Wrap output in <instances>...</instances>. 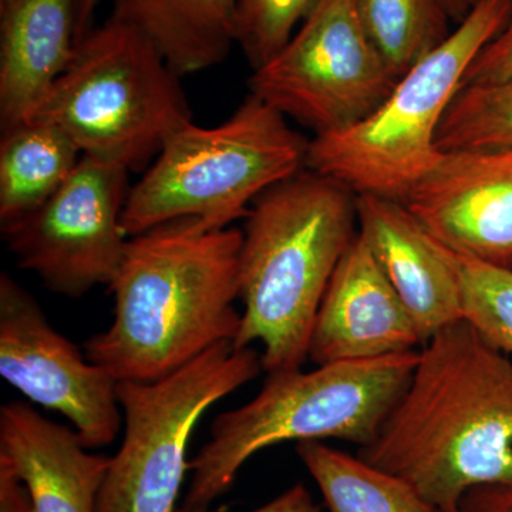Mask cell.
Wrapping results in <instances>:
<instances>
[{"mask_svg":"<svg viewBox=\"0 0 512 512\" xmlns=\"http://www.w3.org/2000/svg\"><path fill=\"white\" fill-rule=\"evenodd\" d=\"M421 348L406 390L359 457L434 511L458 512L473 488L512 484V357L466 320Z\"/></svg>","mask_w":512,"mask_h":512,"instance_id":"cell-1","label":"cell"},{"mask_svg":"<svg viewBox=\"0 0 512 512\" xmlns=\"http://www.w3.org/2000/svg\"><path fill=\"white\" fill-rule=\"evenodd\" d=\"M244 232L195 218L128 239L110 289L114 318L84 355L117 382H156L221 342H235L242 316L239 254Z\"/></svg>","mask_w":512,"mask_h":512,"instance_id":"cell-2","label":"cell"},{"mask_svg":"<svg viewBox=\"0 0 512 512\" xmlns=\"http://www.w3.org/2000/svg\"><path fill=\"white\" fill-rule=\"evenodd\" d=\"M356 198L345 185L298 173L256 198L239 254L244 303L235 348L259 342L268 375L302 369L316 315L356 237Z\"/></svg>","mask_w":512,"mask_h":512,"instance_id":"cell-3","label":"cell"},{"mask_svg":"<svg viewBox=\"0 0 512 512\" xmlns=\"http://www.w3.org/2000/svg\"><path fill=\"white\" fill-rule=\"evenodd\" d=\"M420 350L268 375L244 406L220 414L190 461L184 511H207L264 448L286 441L345 440L365 447L379 434L419 362Z\"/></svg>","mask_w":512,"mask_h":512,"instance_id":"cell-4","label":"cell"},{"mask_svg":"<svg viewBox=\"0 0 512 512\" xmlns=\"http://www.w3.org/2000/svg\"><path fill=\"white\" fill-rule=\"evenodd\" d=\"M309 143L284 114L249 94L215 127L178 130L130 187L121 227L128 238L183 218L222 229L247 218L256 198L306 167Z\"/></svg>","mask_w":512,"mask_h":512,"instance_id":"cell-5","label":"cell"},{"mask_svg":"<svg viewBox=\"0 0 512 512\" xmlns=\"http://www.w3.org/2000/svg\"><path fill=\"white\" fill-rule=\"evenodd\" d=\"M180 79L146 36L110 16L80 39L30 120L62 128L83 156L144 173L192 123Z\"/></svg>","mask_w":512,"mask_h":512,"instance_id":"cell-6","label":"cell"},{"mask_svg":"<svg viewBox=\"0 0 512 512\" xmlns=\"http://www.w3.org/2000/svg\"><path fill=\"white\" fill-rule=\"evenodd\" d=\"M512 18V0H480L355 126L309 141L306 168L350 191L402 201L433 167L437 133L471 63Z\"/></svg>","mask_w":512,"mask_h":512,"instance_id":"cell-7","label":"cell"},{"mask_svg":"<svg viewBox=\"0 0 512 512\" xmlns=\"http://www.w3.org/2000/svg\"><path fill=\"white\" fill-rule=\"evenodd\" d=\"M262 370L251 346L221 342L156 382H119L123 443L110 457L96 512H177L195 426Z\"/></svg>","mask_w":512,"mask_h":512,"instance_id":"cell-8","label":"cell"},{"mask_svg":"<svg viewBox=\"0 0 512 512\" xmlns=\"http://www.w3.org/2000/svg\"><path fill=\"white\" fill-rule=\"evenodd\" d=\"M399 82L363 28L355 0H322L249 80L252 96L316 136L369 117Z\"/></svg>","mask_w":512,"mask_h":512,"instance_id":"cell-9","label":"cell"},{"mask_svg":"<svg viewBox=\"0 0 512 512\" xmlns=\"http://www.w3.org/2000/svg\"><path fill=\"white\" fill-rule=\"evenodd\" d=\"M128 170L83 156L63 187L36 211L2 225V237L19 268L49 291L82 298L111 285L128 244L121 227Z\"/></svg>","mask_w":512,"mask_h":512,"instance_id":"cell-10","label":"cell"},{"mask_svg":"<svg viewBox=\"0 0 512 512\" xmlns=\"http://www.w3.org/2000/svg\"><path fill=\"white\" fill-rule=\"evenodd\" d=\"M0 375L32 402L66 417L89 450L116 440L119 382L57 332L8 272L0 274Z\"/></svg>","mask_w":512,"mask_h":512,"instance_id":"cell-11","label":"cell"},{"mask_svg":"<svg viewBox=\"0 0 512 512\" xmlns=\"http://www.w3.org/2000/svg\"><path fill=\"white\" fill-rule=\"evenodd\" d=\"M402 202L443 247L512 269V151H441Z\"/></svg>","mask_w":512,"mask_h":512,"instance_id":"cell-12","label":"cell"},{"mask_svg":"<svg viewBox=\"0 0 512 512\" xmlns=\"http://www.w3.org/2000/svg\"><path fill=\"white\" fill-rule=\"evenodd\" d=\"M416 346L423 343L412 316L357 232L320 303L309 359L316 366L360 362Z\"/></svg>","mask_w":512,"mask_h":512,"instance_id":"cell-13","label":"cell"},{"mask_svg":"<svg viewBox=\"0 0 512 512\" xmlns=\"http://www.w3.org/2000/svg\"><path fill=\"white\" fill-rule=\"evenodd\" d=\"M356 208L359 232L412 316L421 343L463 320L456 272L443 245L403 202L360 194Z\"/></svg>","mask_w":512,"mask_h":512,"instance_id":"cell-14","label":"cell"},{"mask_svg":"<svg viewBox=\"0 0 512 512\" xmlns=\"http://www.w3.org/2000/svg\"><path fill=\"white\" fill-rule=\"evenodd\" d=\"M87 450L76 430L28 403L0 409V458L25 485L35 512H96L110 457Z\"/></svg>","mask_w":512,"mask_h":512,"instance_id":"cell-15","label":"cell"},{"mask_svg":"<svg viewBox=\"0 0 512 512\" xmlns=\"http://www.w3.org/2000/svg\"><path fill=\"white\" fill-rule=\"evenodd\" d=\"M79 0H0V126L32 119L72 62Z\"/></svg>","mask_w":512,"mask_h":512,"instance_id":"cell-16","label":"cell"},{"mask_svg":"<svg viewBox=\"0 0 512 512\" xmlns=\"http://www.w3.org/2000/svg\"><path fill=\"white\" fill-rule=\"evenodd\" d=\"M238 0H114L111 16L150 40L178 76L227 59Z\"/></svg>","mask_w":512,"mask_h":512,"instance_id":"cell-17","label":"cell"},{"mask_svg":"<svg viewBox=\"0 0 512 512\" xmlns=\"http://www.w3.org/2000/svg\"><path fill=\"white\" fill-rule=\"evenodd\" d=\"M83 154L62 128L29 120L2 131L0 222L18 221L42 207L74 173Z\"/></svg>","mask_w":512,"mask_h":512,"instance_id":"cell-18","label":"cell"},{"mask_svg":"<svg viewBox=\"0 0 512 512\" xmlns=\"http://www.w3.org/2000/svg\"><path fill=\"white\" fill-rule=\"evenodd\" d=\"M296 453L318 484L330 512H436L393 474L320 441H303Z\"/></svg>","mask_w":512,"mask_h":512,"instance_id":"cell-19","label":"cell"},{"mask_svg":"<svg viewBox=\"0 0 512 512\" xmlns=\"http://www.w3.org/2000/svg\"><path fill=\"white\" fill-rule=\"evenodd\" d=\"M363 28L397 79L451 35L443 0H355Z\"/></svg>","mask_w":512,"mask_h":512,"instance_id":"cell-20","label":"cell"},{"mask_svg":"<svg viewBox=\"0 0 512 512\" xmlns=\"http://www.w3.org/2000/svg\"><path fill=\"white\" fill-rule=\"evenodd\" d=\"M440 151H512V79L467 84L437 133Z\"/></svg>","mask_w":512,"mask_h":512,"instance_id":"cell-21","label":"cell"},{"mask_svg":"<svg viewBox=\"0 0 512 512\" xmlns=\"http://www.w3.org/2000/svg\"><path fill=\"white\" fill-rule=\"evenodd\" d=\"M443 248L456 272L463 320L512 357V269Z\"/></svg>","mask_w":512,"mask_h":512,"instance_id":"cell-22","label":"cell"},{"mask_svg":"<svg viewBox=\"0 0 512 512\" xmlns=\"http://www.w3.org/2000/svg\"><path fill=\"white\" fill-rule=\"evenodd\" d=\"M322 0H238L235 43L254 70L291 40Z\"/></svg>","mask_w":512,"mask_h":512,"instance_id":"cell-23","label":"cell"},{"mask_svg":"<svg viewBox=\"0 0 512 512\" xmlns=\"http://www.w3.org/2000/svg\"><path fill=\"white\" fill-rule=\"evenodd\" d=\"M512 79V18L471 63L464 76L467 84H490Z\"/></svg>","mask_w":512,"mask_h":512,"instance_id":"cell-24","label":"cell"},{"mask_svg":"<svg viewBox=\"0 0 512 512\" xmlns=\"http://www.w3.org/2000/svg\"><path fill=\"white\" fill-rule=\"evenodd\" d=\"M458 512H512V484L473 488L464 495Z\"/></svg>","mask_w":512,"mask_h":512,"instance_id":"cell-25","label":"cell"},{"mask_svg":"<svg viewBox=\"0 0 512 512\" xmlns=\"http://www.w3.org/2000/svg\"><path fill=\"white\" fill-rule=\"evenodd\" d=\"M0 512H35L25 485L0 458Z\"/></svg>","mask_w":512,"mask_h":512,"instance_id":"cell-26","label":"cell"},{"mask_svg":"<svg viewBox=\"0 0 512 512\" xmlns=\"http://www.w3.org/2000/svg\"><path fill=\"white\" fill-rule=\"evenodd\" d=\"M177 512L192 511H184L180 508ZM194 512H208V510ZM251 512H320V510L318 505L313 503L309 491L302 484H296L288 488L285 493L278 495L275 500Z\"/></svg>","mask_w":512,"mask_h":512,"instance_id":"cell-27","label":"cell"},{"mask_svg":"<svg viewBox=\"0 0 512 512\" xmlns=\"http://www.w3.org/2000/svg\"><path fill=\"white\" fill-rule=\"evenodd\" d=\"M100 0H79V20H77V39H82L90 29L94 10Z\"/></svg>","mask_w":512,"mask_h":512,"instance_id":"cell-28","label":"cell"},{"mask_svg":"<svg viewBox=\"0 0 512 512\" xmlns=\"http://www.w3.org/2000/svg\"><path fill=\"white\" fill-rule=\"evenodd\" d=\"M444 6H446L448 15H450L453 22L461 23L466 18L467 13L470 9H467L460 0H443Z\"/></svg>","mask_w":512,"mask_h":512,"instance_id":"cell-29","label":"cell"},{"mask_svg":"<svg viewBox=\"0 0 512 512\" xmlns=\"http://www.w3.org/2000/svg\"><path fill=\"white\" fill-rule=\"evenodd\" d=\"M460 2L463 3L467 9H471L477 2H480V0H460Z\"/></svg>","mask_w":512,"mask_h":512,"instance_id":"cell-30","label":"cell"}]
</instances>
